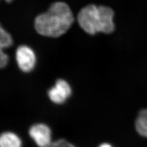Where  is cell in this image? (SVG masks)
<instances>
[{
    "mask_svg": "<svg viewBox=\"0 0 147 147\" xmlns=\"http://www.w3.org/2000/svg\"><path fill=\"white\" fill-rule=\"evenodd\" d=\"M74 21L72 11L66 3L56 2L34 20L36 31L45 37L58 38L68 31Z\"/></svg>",
    "mask_w": 147,
    "mask_h": 147,
    "instance_id": "cell-1",
    "label": "cell"
},
{
    "mask_svg": "<svg viewBox=\"0 0 147 147\" xmlns=\"http://www.w3.org/2000/svg\"><path fill=\"white\" fill-rule=\"evenodd\" d=\"M114 14L109 7L90 5L79 11L78 21L80 26L90 35L100 32L110 34L115 29Z\"/></svg>",
    "mask_w": 147,
    "mask_h": 147,
    "instance_id": "cell-2",
    "label": "cell"
},
{
    "mask_svg": "<svg viewBox=\"0 0 147 147\" xmlns=\"http://www.w3.org/2000/svg\"><path fill=\"white\" fill-rule=\"evenodd\" d=\"M16 58L19 68L25 73L31 71L36 64L35 53L27 45H21L17 48Z\"/></svg>",
    "mask_w": 147,
    "mask_h": 147,
    "instance_id": "cell-3",
    "label": "cell"
},
{
    "mask_svg": "<svg viewBox=\"0 0 147 147\" xmlns=\"http://www.w3.org/2000/svg\"><path fill=\"white\" fill-rule=\"evenodd\" d=\"M71 94V88L64 80L59 79L55 86L48 91V96L51 101L56 104H62L69 98Z\"/></svg>",
    "mask_w": 147,
    "mask_h": 147,
    "instance_id": "cell-4",
    "label": "cell"
},
{
    "mask_svg": "<svg viewBox=\"0 0 147 147\" xmlns=\"http://www.w3.org/2000/svg\"><path fill=\"white\" fill-rule=\"evenodd\" d=\"M28 132L38 147H48L53 142L51 131L50 127L44 124H34L30 127Z\"/></svg>",
    "mask_w": 147,
    "mask_h": 147,
    "instance_id": "cell-5",
    "label": "cell"
},
{
    "mask_svg": "<svg viewBox=\"0 0 147 147\" xmlns=\"http://www.w3.org/2000/svg\"><path fill=\"white\" fill-rule=\"evenodd\" d=\"M19 137L11 132H5L0 137V147H21Z\"/></svg>",
    "mask_w": 147,
    "mask_h": 147,
    "instance_id": "cell-6",
    "label": "cell"
},
{
    "mask_svg": "<svg viewBox=\"0 0 147 147\" xmlns=\"http://www.w3.org/2000/svg\"><path fill=\"white\" fill-rule=\"evenodd\" d=\"M135 127L137 132L147 138V109L141 111L137 117Z\"/></svg>",
    "mask_w": 147,
    "mask_h": 147,
    "instance_id": "cell-7",
    "label": "cell"
},
{
    "mask_svg": "<svg viewBox=\"0 0 147 147\" xmlns=\"http://www.w3.org/2000/svg\"><path fill=\"white\" fill-rule=\"evenodd\" d=\"M13 40L11 34L1 26L0 28V49L3 50L12 45Z\"/></svg>",
    "mask_w": 147,
    "mask_h": 147,
    "instance_id": "cell-8",
    "label": "cell"
},
{
    "mask_svg": "<svg viewBox=\"0 0 147 147\" xmlns=\"http://www.w3.org/2000/svg\"><path fill=\"white\" fill-rule=\"evenodd\" d=\"M48 147H75L73 144L68 142L67 141L60 139L56 141L52 142Z\"/></svg>",
    "mask_w": 147,
    "mask_h": 147,
    "instance_id": "cell-9",
    "label": "cell"
},
{
    "mask_svg": "<svg viewBox=\"0 0 147 147\" xmlns=\"http://www.w3.org/2000/svg\"><path fill=\"white\" fill-rule=\"evenodd\" d=\"M9 62V57L8 56L3 52V50H1L0 51V67L1 68H3Z\"/></svg>",
    "mask_w": 147,
    "mask_h": 147,
    "instance_id": "cell-10",
    "label": "cell"
},
{
    "mask_svg": "<svg viewBox=\"0 0 147 147\" xmlns=\"http://www.w3.org/2000/svg\"><path fill=\"white\" fill-rule=\"evenodd\" d=\"M99 147H112L110 144H108V143H103L100 145Z\"/></svg>",
    "mask_w": 147,
    "mask_h": 147,
    "instance_id": "cell-11",
    "label": "cell"
},
{
    "mask_svg": "<svg viewBox=\"0 0 147 147\" xmlns=\"http://www.w3.org/2000/svg\"><path fill=\"white\" fill-rule=\"evenodd\" d=\"M5 1L7 2H11V1H13V0H5Z\"/></svg>",
    "mask_w": 147,
    "mask_h": 147,
    "instance_id": "cell-12",
    "label": "cell"
}]
</instances>
